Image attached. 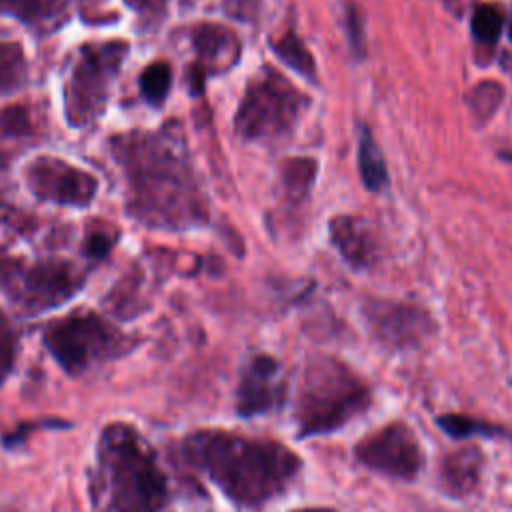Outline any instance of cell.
<instances>
[{"label": "cell", "mask_w": 512, "mask_h": 512, "mask_svg": "<svg viewBox=\"0 0 512 512\" xmlns=\"http://www.w3.org/2000/svg\"><path fill=\"white\" fill-rule=\"evenodd\" d=\"M126 178V212L144 226L180 230L204 220V204L174 134L130 130L110 138Z\"/></svg>", "instance_id": "6da1fadb"}, {"label": "cell", "mask_w": 512, "mask_h": 512, "mask_svg": "<svg viewBox=\"0 0 512 512\" xmlns=\"http://www.w3.org/2000/svg\"><path fill=\"white\" fill-rule=\"evenodd\" d=\"M182 454L228 500L258 508L284 494L302 470L286 444L228 430H198L184 438Z\"/></svg>", "instance_id": "7a4b0ae2"}, {"label": "cell", "mask_w": 512, "mask_h": 512, "mask_svg": "<svg viewBox=\"0 0 512 512\" xmlns=\"http://www.w3.org/2000/svg\"><path fill=\"white\" fill-rule=\"evenodd\" d=\"M92 500L98 512H160L168 504V478L132 424L112 422L102 428Z\"/></svg>", "instance_id": "3957f363"}, {"label": "cell", "mask_w": 512, "mask_h": 512, "mask_svg": "<svg viewBox=\"0 0 512 512\" xmlns=\"http://www.w3.org/2000/svg\"><path fill=\"white\" fill-rule=\"evenodd\" d=\"M372 402L370 388L346 364L334 358H314L302 372L294 420L298 436L330 434L366 412Z\"/></svg>", "instance_id": "277c9868"}, {"label": "cell", "mask_w": 512, "mask_h": 512, "mask_svg": "<svg viewBox=\"0 0 512 512\" xmlns=\"http://www.w3.org/2000/svg\"><path fill=\"white\" fill-rule=\"evenodd\" d=\"M42 342L54 362L70 376H82L136 346L132 336L90 310H76L52 320L44 328Z\"/></svg>", "instance_id": "5b68a950"}, {"label": "cell", "mask_w": 512, "mask_h": 512, "mask_svg": "<svg viewBox=\"0 0 512 512\" xmlns=\"http://www.w3.org/2000/svg\"><path fill=\"white\" fill-rule=\"evenodd\" d=\"M126 40H92L78 46L64 82V116L72 128H88L106 112L112 84L126 60Z\"/></svg>", "instance_id": "8992f818"}, {"label": "cell", "mask_w": 512, "mask_h": 512, "mask_svg": "<svg viewBox=\"0 0 512 512\" xmlns=\"http://www.w3.org/2000/svg\"><path fill=\"white\" fill-rule=\"evenodd\" d=\"M84 284L70 260L0 258V292L24 314H40L68 302Z\"/></svg>", "instance_id": "52a82bcc"}, {"label": "cell", "mask_w": 512, "mask_h": 512, "mask_svg": "<svg viewBox=\"0 0 512 512\" xmlns=\"http://www.w3.org/2000/svg\"><path fill=\"white\" fill-rule=\"evenodd\" d=\"M304 106L302 96L282 78L268 76L250 86L236 114V130L248 140L286 132Z\"/></svg>", "instance_id": "ba28073f"}, {"label": "cell", "mask_w": 512, "mask_h": 512, "mask_svg": "<svg viewBox=\"0 0 512 512\" xmlns=\"http://www.w3.org/2000/svg\"><path fill=\"white\" fill-rule=\"evenodd\" d=\"M356 460L388 478L412 480L424 464L422 446L414 430L402 422L388 424L354 446Z\"/></svg>", "instance_id": "9c48e42d"}, {"label": "cell", "mask_w": 512, "mask_h": 512, "mask_svg": "<svg viewBox=\"0 0 512 512\" xmlns=\"http://www.w3.org/2000/svg\"><path fill=\"white\" fill-rule=\"evenodd\" d=\"M22 174L36 198L60 206L86 208L98 192L96 176L56 156H36Z\"/></svg>", "instance_id": "30bf717a"}, {"label": "cell", "mask_w": 512, "mask_h": 512, "mask_svg": "<svg viewBox=\"0 0 512 512\" xmlns=\"http://www.w3.org/2000/svg\"><path fill=\"white\" fill-rule=\"evenodd\" d=\"M364 312L376 338L394 350L418 348L434 332L432 318L410 304L376 300L370 302Z\"/></svg>", "instance_id": "8fae6325"}, {"label": "cell", "mask_w": 512, "mask_h": 512, "mask_svg": "<svg viewBox=\"0 0 512 512\" xmlns=\"http://www.w3.org/2000/svg\"><path fill=\"white\" fill-rule=\"evenodd\" d=\"M286 398V382L276 358L268 354L254 356L238 382L236 410L244 418H254L276 410Z\"/></svg>", "instance_id": "7c38bea8"}, {"label": "cell", "mask_w": 512, "mask_h": 512, "mask_svg": "<svg viewBox=\"0 0 512 512\" xmlns=\"http://www.w3.org/2000/svg\"><path fill=\"white\" fill-rule=\"evenodd\" d=\"M330 236L338 252L356 268H364L374 260L376 240L368 224L354 216H338L330 222Z\"/></svg>", "instance_id": "4fadbf2b"}, {"label": "cell", "mask_w": 512, "mask_h": 512, "mask_svg": "<svg viewBox=\"0 0 512 512\" xmlns=\"http://www.w3.org/2000/svg\"><path fill=\"white\" fill-rule=\"evenodd\" d=\"M70 0H0V16L14 18L34 32L46 34L68 18Z\"/></svg>", "instance_id": "5bb4252c"}, {"label": "cell", "mask_w": 512, "mask_h": 512, "mask_svg": "<svg viewBox=\"0 0 512 512\" xmlns=\"http://www.w3.org/2000/svg\"><path fill=\"white\" fill-rule=\"evenodd\" d=\"M192 44L198 56L210 68L228 66L236 58V38L230 30L216 24H200L192 32Z\"/></svg>", "instance_id": "9a60e30c"}, {"label": "cell", "mask_w": 512, "mask_h": 512, "mask_svg": "<svg viewBox=\"0 0 512 512\" xmlns=\"http://www.w3.org/2000/svg\"><path fill=\"white\" fill-rule=\"evenodd\" d=\"M480 470L482 454L476 448H462L444 460L442 478L452 492L466 494L478 484Z\"/></svg>", "instance_id": "2e32d148"}, {"label": "cell", "mask_w": 512, "mask_h": 512, "mask_svg": "<svg viewBox=\"0 0 512 512\" xmlns=\"http://www.w3.org/2000/svg\"><path fill=\"white\" fill-rule=\"evenodd\" d=\"M358 166H360L362 182L368 190H382L388 184V170H386L384 156L366 128H362L360 140H358Z\"/></svg>", "instance_id": "e0dca14e"}, {"label": "cell", "mask_w": 512, "mask_h": 512, "mask_svg": "<svg viewBox=\"0 0 512 512\" xmlns=\"http://www.w3.org/2000/svg\"><path fill=\"white\" fill-rule=\"evenodd\" d=\"M28 82V62L18 42L0 40V92L20 90Z\"/></svg>", "instance_id": "ac0fdd59"}, {"label": "cell", "mask_w": 512, "mask_h": 512, "mask_svg": "<svg viewBox=\"0 0 512 512\" xmlns=\"http://www.w3.org/2000/svg\"><path fill=\"white\" fill-rule=\"evenodd\" d=\"M274 52L278 54V58L290 66L292 70L300 72L302 76L306 78H312L314 76V60H312V54L306 50V46L302 44V40L296 36V34H284L282 38H278L274 44H272Z\"/></svg>", "instance_id": "d6986e66"}, {"label": "cell", "mask_w": 512, "mask_h": 512, "mask_svg": "<svg viewBox=\"0 0 512 512\" xmlns=\"http://www.w3.org/2000/svg\"><path fill=\"white\" fill-rule=\"evenodd\" d=\"M438 424L452 438H466V436H478V434L480 436H490V438L506 436L504 428H500L496 424H490V422H484V420H478V418H468V416H462V414L442 416V418H438Z\"/></svg>", "instance_id": "ffe728a7"}, {"label": "cell", "mask_w": 512, "mask_h": 512, "mask_svg": "<svg viewBox=\"0 0 512 512\" xmlns=\"http://www.w3.org/2000/svg\"><path fill=\"white\" fill-rule=\"evenodd\" d=\"M172 84V72L166 62H152L140 74V90L150 104H162Z\"/></svg>", "instance_id": "44dd1931"}, {"label": "cell", "mask_w": 512, "mask_h": 512, "mask_svg": "<svg viewBox=\"0 0 512 512\" xmlns=\"http://www.w3.org/2000/svg\"><path fill=\"white\" fill-rule=\"evenodd\" d=\"M18 358V332L10 318L0 310V386L14 372Z\"/></svg>", "instance_id": "7402d4cb"}, {"label": "cell", "mask_w": 512, "mask_h": 512, "mask_svg": "<svg viewBox=\"0 0 512 512\" xmlns=\"http://www.w3.org/2000/svg\"><path fill=\"white\" fill-rule=\"evenodd\" d=\"M502 30V14L494 6H480L472 18V32L480 42H496Z\"/></svg>", "instance_id": "603a6c76"}, {"label": "cell", "mask_w": 512, "mask_h": 512, "mask_svg": "<svg viewBox=\"0 0 512 512\" xmlns=\"http://www.w3.org/2000/svg\"><path fill=\"white\" fill-rule=\"evenodd\" d=\"M136 14L140 28L154 30L168 10V0H124Z\"/></svg>", "instance_id": "cb8c5ba5"}, {"label": "cell", "mask_w": 512, "mask_h": 512, "mask_svg": "<svg viewBox=\"0 0 512 512\" xmlns=\"http://www.w3.org/2000/svg\"><path fill=\"white\" fill-rule=\"evenodd\" d=\"M28 130H30V118L24 108L14 106L0 114V132L2 134L20 136V134H26Z\"/></svg>", "instance_id": "d4e9b609"}, {"label": "cell", "mask_w": 512, "mask_h": 512, "mask_svg": "<svg viewBox=\"0 0 512 512\" xmlns=\"http://www.w3.org/2000/svg\"><path fill=\"white\" fill-rule=\"evenodd\" d=\"M112 248V236L106 232H90L84 242V252L90 258H104Z\"/></svg>", "instance_id": "484cf974"}, {"label": "cell", "mask_w": 512, "mask_h": 512, "mask_svg": "<svg viewBox=\"0 0 512 512\" xmlns=\"http://www.w3.org/2000/svg\"><path fill=\"white\" fill-rule=\"evenodd\" d=\"M346 22H348V32H350V42H352V48H354L356 52H360V44H362V30H360V22H358V16H356V12H354L352 8L348 10Z\"/></svg>", "instance_id": "4316f807"}, {"label": "cell", "mask_w": 512, "mask_h": 512, "mask_svg": "<svg viewBox=\"0 0 512 512\" xmlns=\"http://www.w3.org/2000/svg\"><path fill=\"white\" fill-rule=\"evenodd\" d=\"M6 174H8V160H6V156H2L0 154V208L4 206V202H6Z\"/></svg>", "instance_id": "83f0119b"}, {"label": "cell", "mask_w": 512, "mask_h": 512, "mask_svg": "<svg viewBox=\"0 0 512 512\" xmlns=\"http://www.w3.org/2000/svg\"><path fill=\"white\" fill-rule=\"evenodd\" d=\"M294 512H334V510H330V508H300Z\"/></svg>", "instance_id": "f1b7e54d"}, {"label": "cell", "mask_w": 512, "mask_h": 512, "mask_svg": "<svg viewBox=\"0 0 512 512\" xmlns=\"http://www.w3.org/2000/svg\"><path fill=\"white\" fill-rule=\"evenodd\" d=\"M510 40H512V28H510Z\"/></svg>", "instance_id": "f546056e"}]
</instances>
